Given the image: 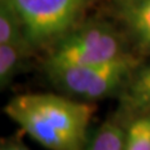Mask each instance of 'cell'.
<instances>
[{"instance_id": "cell-9", "label": "cell", "mask_w": 150, "mask_h": 150, "mask_svg": "<svg viewBox=\"0 0 150 150\" xmlns=\"http://www.w3.org/2000/svg\"><path fill=\"white\" fill-rule=\"evenodd\" d=\"M123 150H150V115L135 119L125 126Z\"/></svg>"}, {"instance_id": "cell-12", "label": "cell", "mask_w": 150, "mask_h": 150, "mask_svg": "<svg viewBox=\"0 0 150 150\" xmlns=\"http://www.w3.org/2000/svg\"><path fill=\"white\" fill-rule=\"evenodd\" d=\"M119 4H120V8L123 6H128V5H133V4H137V3H140L143 0H118Z\"/></svg>"}, {"instance_id": "cell-11", "label": "cell", "mask_w": 150, "mask_h": 150, "mask_svg": "<svg viewBox=\"0 0 150 150\" xmlns=\"http://www.w3.org/2000/svg\"><path fill=\"white\" fill-rule=\"evenodd\" d=\"M0 150H30L26 145L18 138H8L1 140Z\"/></svg>"}, {"instance_id": "cell-5", "label": "cell", "mask_w": 150, "mask_h": 150, "mask_svg": "<svg viewBox=\"0 0 150 150\" xmlns=\"http://www.w3.org/2000/svg\"><path fill=\"white\" fill-rule=\"evenodd\" d=\"M119 105L114 118L124 126L150 115V62L140 63L118 95Z\"/></svg>"}, {"instance_id": "cell-4", "label": "cell", "mask_w": 150, "mask_h": 150, "mask_svg": "<svg viewBox=\"0 0 150 150\" xmlns=\"http://www.w3.org/2000/svg\"><path fill=\"white\" fill-rule=\"evenodd\" d=\"M128 54L121 35L109 24H80L49 49L44 67L100 65Z\"/></svg>"}, {"instance_id": "cell-10", "label": "cell", "mask_w": 150, "mask_h": 150, "mask_svg": "<svg viewBox=\"0 0 150 150\" xmlns=\"http://www.w3.org/2000/svg\"><path fill=\"white\" fill-rule=\"evenodd\" d=\"M0 44H29L23 33L19 19L11 11V9L1 1H0Z\"/></svg>"}, {"instance_id": "cell-6", "label": "cell", "mask_w": 150, "mask_h": 150, "mask_svg": "<svg viewBox=\"0 0 150 150\" xmlns=\"http://www.w3.org/2000/svg\"><path fill=\"white\" fill-rule=\"evenodd\" d=\"M121 16L138 51L150 54V0L123 6Z\"/></svg>"}, {"instance_id": "cell-8", "label": "cell", "mask_w": 150, "mask_h": 150, "mask_svg": "<svg viewBox=\"0 0 150 150\" xmlns=\"http://www.w3.org/2000/svg\"><path fill=\"white\" fill-rule=\"evenodd\" d=\"M125 126L114 116L93 129L85 150H123Z\"/></svg>"}, {"instance_id": "cell-1", "label": "cell", "mask_w": 150, "mask_h": 150, "mask_svg": "<svg viewBox=\"0 0 150 150\" xmlns=\"http://www.w3.org/2000/svg\"><path fill=\"white\" fill-rule=\"evenodd\" d=\"M93 103L51 93H28L14 96L4 112L31 139L48 150H85Z\"/></svg>"}, {"instance_id": "cell-2", "label": "cell", "mask_w": 150, "mask_h": 150, "mask_svg": "<svg viewBox=\"0 0 150 150\" xmlns=\"http://www.w3.org/2000/svg\"><path fill=\"white\" fill-rule=\"evenodd\" d=\"M19 19L31 48L50 49L80 25L93 0H0Z\"/></svg>"}, {"instance_id": "cell-7", "label": "cell", "mask_w": 150, "mask_h": 150, "mask_svg": "<svg viewBox=\"0 0 150 150\" xmlns=\"http://www.w3.org/2000/svg\"><path fill=\"white\" fill-rule=\"evenodd\" d=\"M34 51L29 44H0V86L5 89Z\"/></svg>"}, {"instance_id": "cell-3", "label": "cell", "mask_w": 150, "mask_h": 150, "mask_svg": "<svg viewBox=\"0 0 150 150\" xmlns=\"http://www.w3.org/2000/svg\"><path fill=\"white\" fill-rule=\"evenodd\" d=\"M142 63L130 53L118 60L90 67H44L53 85L68 96L93 103L119 95L131 73Z\"/></svg>"}]
</instances>
